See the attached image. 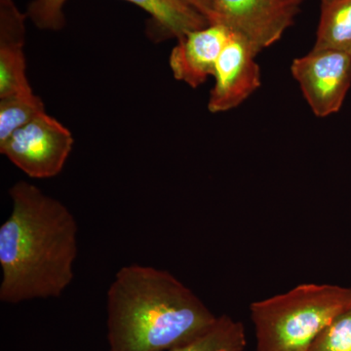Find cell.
Instances as JSON below:
<instances>
[{"label": "cell", "mask_w": 351, "mask_h": 351, "mask_svg": "<svg viewBox=\"0 0 351 351\" xmlns=\"http://www.w3.org/2000/svg\"><path fill=\"white\" fill-rule=\"evenodd\" d=\"M110 351H168L213 327L215 315L167 270L124 265L107 293Z\"/></svg>", "instance_id": "obj_2"}, {"label": "cell", "mask_w": 351, "mask_h": 351, "mask_svg": "<svg viewBox=\"0 0 351 351\" xmlns=\"http://www.w3.org/2000/svg\"><path fill=\"white\" fill-rule=\"evenodd\" d=\"M66 0H34L25 14L38 29L60 31L66 24L63 8Z\"/></svg>", "instance_id": "obj_16"}, {"label": "cell", "mask_w": 351, "mask_h": 351, "mask_svg": "<svg viewBox=\"0 0 351 351\" xmlns=\"http://www.w3.org/2000/svg\"><path fill=\"white\" fill-rule=\"evenodd\" d=\"M71 132L44 112L0 144V152L29 177L49 179L64 169L73 151Z\"/></svg>", "instance_id": "obj_4"}, {"label": "cell", "mask_w": 351, "mask_h": 351, "mask_svg": "<svg viewBox=\"0 0 351 351\" xmlns=\"http://www.w3.org/2000/svg\"><path fill=\"white\" fill-rule=\"evenodd\" d=\"M246 345L243 324L230 316L221 315L206 332L168 351H244Z\"/></svg>", "instance_id": "obj_11"}, {"label": "cell", "mask_w": 351, "mask_h": 351, "mask_svg": "<svg viewBox=\"0 0 351 351\" xmlns=\"http://www.w3.org/2000/svg\"><path fill=\"white\" fill-rule=\"evenodd\" d=\"M302 0H214L218 24L243 36L254 51L276 43L294 23Z\"/></svg>", "instance_id": "obj_5"}, {"label": "cell", "mask_w": 351, "mask_h": 351, "mask_svg": "<svg viewBox=\"0 0 351 351\" xmlns=\"http://www.w3.org/2000/svg\"><path fill=\"white\" fill-rule=\"evenodd\" d=\"M256 56L251 44L230 31L215 69V84L208 101L209 112H228L257 91L262 82Z\"/></svg>", "instance_id": "obj_7"}, {"label": "cell", "mask_w": 351, "mask_h": 351, "mask_svg": "<svg viewBox=\"0 0 351 351\" xmlns=\"http://www.w3.org/2000/svg\"><path fill=\"white\" fill-rule=\"evenodd\" d=\"M151 15L152 23L164 36L184 38L189 32L211 25L204 16L182 0H126Z\"/></svg>", "instance_id": "obj_9"}, {"label": "cell", "mask_w": 351, "mask_h": 351, "mask_svg": "<svg viewBox=\"0 0 351 351\" xmlns=\"http://www.w3.org/2000/svg\"><path fill=\"white\" fill-rule=\"evenodd\" d=\"M25 69L23 48H0V99L34 93Z\"/></svg>", "instance_id": "obj_13"}, {"label": "cell", "mask_w": 351, "mask_h": 351, "mask_svg": "<svg viewBox=\"0 0 351 351\" xmlns=\"http://www.w3.org/2000/svg\"><path fill=\"white\" fill-rule=\"evenodd\" d=\"M25 17L13 0H0V48H24Z\"/></svg>", "instance_id": "obj_15"}, {"label": "cell", "mask_w": 351, "mask_h": 351, "mask_svg": "<svg viewBox=\"0 0 351 351\" xmlns=\"http://www.w3.org/2000/svg\"><path fill=\"white\" fill-rule=\"evenodd\" d=\"M309 351H351V300L321 332Z\"/></svg>", "instance_id": "obj_14"}, {"label": "cell", "mask_w": 351, "mask_h": 351, "mask_svg": "<svg viewBox=\"0 0 351 351\" xmlns=\"http://www.w3.org/2000/svg\"><path fill=\"white\" fill-rule=\"evenodd\" d=\"M291 71L316 117H329L343 107L351 86L350 55L313 49L295 59Z\"/></svg>", "instance_id": "obj_6"}, {"label": "cell", "mask_w": 351, "mask_h": 351, "mask_svg": "<svg viewBox=\"0 0 351 351\" xmlns=\"http://www.w3.org/2000/svg\"><path fill=\"white\" fill-rule=\"evenodd\" d=\"M230 36L225 25L212 24L178 40L169 58L173 75L193 88L214 76L217 62Z\"/></svg>", "instance_id": "obj_8"}, {"label": "cell", "mask_w": 351, "mask_h": 351, "mask_svg": "<svg viewBox=\"0 0 351 351\" xmlns=\"http://www.w3.org/2000/svg\"><path fill=\"white\" fill-rule=\"evenodd\" d=\"M10 216L0 226V301L57 299L73 282L78 226L61 201L25 181L9 189Z\"/></svg>", "instance_id": "obj_1"}, {"label": "cell", "mask_w": 351, "mask_h": 351, "mask_svg": "<svg viewBox=\"0 0 351 351\" xmlns=\"http://www.w3.org/2000/svg\"><path fill=\"white\" fill-rule=\"evenodd\" d=\"M182 1L186 2L201 15L204 16L210 24H218L214 0H182Z\"/></svg>", "instance_id": "obj_17"}, {"label": "cell", "mask_w": 351, "mask_h": 351, "mask_svg": "<svg viewBox=\"0 0 351 351\" xmlns=\"http://www.w3.org/2000/svg\"><path fill=\"white\" fill-rule=\"evenodd\" d=\"M313 49L339 51L351 56V0H323Z\"/></svg>", "instance_id": "obj_10"}, {"label": "cell", "mask_w": 351, "mask_h": 351, "mask_svg": "<svg viewBox=\"0 0 351 351\" xmlns=\"http://www.w3.org/2000/svg\"><path fill=\"white\" fill-rule=\"evenodd\" d=\"M351 300V288L304 283L253 302L257 351H309Z\"/></svg>", "instance_id": "obj_3"}, {"label": "cell", "mask_w": 351, "mask_h": 351, "mask_svg": "<svg viewBox=\"0 0 351 351\" xmlns=\"http://www.w3.org/2000/svg\"><path fill=\"white\" fill-rule=\"evenodd\" d=\"M44 112L43 101L34 93L0 99V144Z\"/></svg>", "instance_id": "obj_12"}, {"label": "cell", "mask_w": 351, "mask_h": 351, "mask_svg": "<svg viewBox=\"0 0 351 351\" xmlns=\"http://www.w3.org/2000/svg\"><path fill=\"white\" fill-rule=\"evenodd\" d=\"M321 1H323V0H321Z\"/></svg>", "instance_id": "obj_18"}]
</instances>
